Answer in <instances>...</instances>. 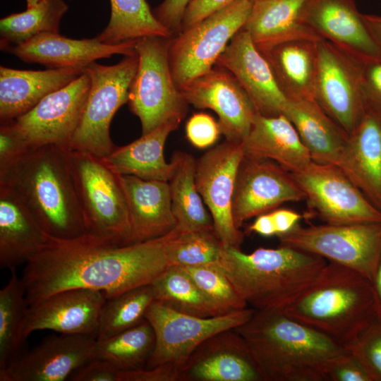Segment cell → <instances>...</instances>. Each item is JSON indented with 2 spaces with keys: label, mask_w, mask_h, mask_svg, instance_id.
I'll list each match as a JSON object with an SVG mask.
<instances>
[{
  "label": "cell",
  "mask_w": 381,
  "mask_h": 381,
  "mask_svg": "<svg viewBox=\"0 0 381 381\" xmlns=\"http://www.w3.org/2000/svg\"><path fill=\"white\" fill-rule=\"evenodd\" d=\"M181 231L146 241L116 245L87 235L73 239L48 236L26 264L22 280L29 306L71 289L102 292L107 299L152 284L169 267V251Z\"/></svg>",
  "instance_id": "1"
},
{
  "label": "cell",
  "mask_w": 381,
  "mask_h": 381,
  "mask_svg": "<svg viewBox=\"0 0 381 381\" xmlns=\"http://www.w3.org/2000/svg\"><path fill=\"white\" fill-rule=\"evenodd\" d=\"M234 329L246 341L265 381H326L329 366L349 351L279 308L255 310Z\"/></svg>",
  "instance_id": "2"
},
{
  "label": "cell",
  "mask_w": 381,
  "mask_h": 381,
  "mask_svg": "<svg viewBox=\"0 0 381 381\" xmlns=\"http://www.w3.org/2000/svg\"><path fill=\"white\" fill-rule=\"evenodd\" d=\"M0 185L17 195L49 236L85 235L68 150L55 145L30 148L0 169Z\"/></svg>",
  "instance_id": "3"
},
{
  "label": "cell",
  "mask_w": 381,
  "mask_h": 381,
  "mask_svg": "<svg viewBox=\"0 0 381 381\" xmlns=\"http://www.w3.org/2000/svg\"><path fill=\"white\" fill-rule=\"evenodd\" d=\"M327 261L280 245L250 253L224 246L217 265L248 306L255 310L283 309L318 277Z\"/></svg>",
  "instance_id": "4"
},
{
  "label": "cell",
  "mask_w": 381,
  "mask_h": 381,
  "mask_svg": "<svg viewBox=\"0 0 381 381\" xmlns=\"http://www.w3.org/2000/svg\"><path fill=\"white\" fill-rule=\"evenodd\" d=\"M282 310L347 348L377 318L372 282L355 270L331 262Z\"/></svg>",
  "instance_id": "5"
},
{
  "label": "cell",
  "mask_w": 381,
  "mask_h": 381,
  "mask_svg": "<svg viewBox=\"0 0 381 381\" xmlns=\"http://www.w3.org/2000/svg\"><path fill=\"white\" fill-rule=\"evenodd\" d=\"M75 188L86 235L116 245L130 244L131 224L121 175L102 158L70 151Z\"/></svg>",
  "instance_id": "6"
},
{
  "label": "cell",
  "mask_w": 381,
  "mask_h": 381,
  "mask_svg": "<svg viewBox=\"0 0 381 381\" xmlns=\"http://www.w3.org/2000/svg\"><path fill=\"white\" fill-rule=\"evenodd\" d=\"M171 38L149 36L135 42L138 66L128 104L140 121L142 135L169 121L181 122L187 114L188 103L176 85L171 70Z\"/></svg>",
  "instance_id": "7"
},
{
  "label": "cell",
  "mask_w": 381,
  "mask_h": 381,
  "mask_svg": "<svg viewBox=\"0 0 381 381\" xmlns=\"http://www.w3.org/2000/svg\"><path fill=\"white\" fill-rule=\"evenodd\" d=\"M138 66L135 54L124 56L114 65L95 61L85 68L90 78V88L69 151L85 152L100 158L113 151L116 146L110 136L111 122L118 109L128 102Z\"/></svg>",
  "instance_id": "8"
},
{
  "label": "cell",
  "mask_w": 381,
  "mask_h": 381,
  "mask_svg": "<svg viewBox=\"0 0 381 381\" xmlns=\"http://www.w3.org/2000/svg\"><path fill=\"white\" fill-rule=\"evenodd\" d=\"M254 0H237L172 37L171 70L179 90L215 65L232 37L243 28Z\"/></svg>",
  "instance_id": "9"
},
{
  "label": "cell",
  "mask_w": 381,
  "mask_h": 381,
  "mask_svg": "<svg viewBox=\"0 0 381 381\" xmlns=\"http://www.w3.org/2000/svg\"><path fill=\"white\" fill-rule=\"evenodd\" d=\"M294 248L355 270L371 282L381 257V222L350 224H297L277 236Z\"/></svg>",
  "instance_id": "10"
},
{
  "label": "cell",
  "mask_w": 381,
  "mask_h": 381,
  "mask_svg": "<svg viewBox=\"0 0 381 381\" xmlns=\"http://www.w3.org/2000/svg\"><path fill=\"white\" fill-rule=\"evenodd\" d=\"M255 311L247 307L226 315L202 318L176 311L155 300L145 315L155 337L154 349L145 368L169 363L181 369L203 341L243 324Z\"/></svg>",
  "instance_id": "11"
},
{
  "label": "cell",
  "mask_w": 381,
  "mask_h": 381,
  "mask_svg": "<svg viewBox=\"0 0 381 381\" xmlns=\"http://www.w3.org/2000/svg\"><path fill=\"white\" fill-rule=\"evenodd\" d=\"M362 64L326 40L318 42L314 98L348 135L367 111Z\"/></svg>",
  "instance_id": "12"
},
{
  "label": "cell",
  "mask_w": 381,
  "mask_h": 381,
  "mask_svg": "<svg viewBox=\"0 0 381 381\" xmlns=\"http://www.w3.org/2000/svg\"><path fill=\"white\" fill-rule=\"evenodd\" d=\"M291 174L309 205L325 224L381 222V212L337 166L312 162Z\"/></svg>",
  "instance_id": "13"
},
{
  "label": "cell",
  "mask_w": 381,
  "mask_h": 381,
  "mask_svg": "<svg viewBox=\"0 0 381 381\" xmlns=\"http://www.w3.org/2000/svg\"><path fill=\"white\" fill-rule=\"evenodd\" d=\"M242 142L225 140L196 159L198 190L212 218L214 231L225 246L241 248L243 234L234 222L232 202L240 165Z\"/></svg>",
  "instance_id": "14"
},
{
  "label": "cell",
  "mask_w": 381,
  "mask_h": 381,
  "mask_svg": "<svg viewBox=\"0 0 381 381\" xmlns=\"http://www.w3.org/2000/svg\"><path fill=\"white\" fill-rule=\"evenodd\" d=\"M305 199L291 174L268 159L243 158L236 177L232 202L236 226L284 202Z\"/></svg>",
  "instance_id": "15"
},
{
  "label": "cell",
  "mask_w": 381,
  "mask_h": 381,
  "mask_svg": "<svg viewBox=\"0 0 381 381\" xmlns=\"http://www.w3.org/2000/svg\"><path fill=\"white\" fill-rule=\"evenodd\" d=\"M85 72L73 81L43 98L16 119L31 147L55 145L68 150L79 123L90 88Z\"/></svg>",
  "instance_id": "16"
},
{
  "label": "cell",
  "mask_w": 381,
  "mask_h": 381,
  "mask_svg": "<svg viewBox=\"0 0 381 381\" xmlns=\"http://www.w3.org/2000/svg\"><path fill=\"white\" fill-rule=\"evenodd\" d=\"M96 337L62 334L24 350L0 370V381H64L93 358Z\"/></svg>",
  "instance_id": "17"
},
{
  "label": "cell",
  "mask_w": 381,
  "mask_h": 381,
  "mask_svg": "<svg viewBox=\"0 0 381 381\" xmlns=\"http://www.w3.org/2000/svg\"><path fill=\"white\" fill-rule=\"evenodd\" d=\"M188 103L209 109L219 117L226 140L243 142L258 114L248 95L236 78L217 65L180 90Z\"/></svg>",
  "instance_id": "18"
},
{
  "label": "cell",
  "mask_w": 381,
  "mask_h": 381,
  "mask_svg": "<svg viewBox=\"0 0 381 381\" xmlns=\"http://www.w3.org/2000/svg\"><path fill=\"white\" fill-rule=\"evenodd\" d=\"M105 295L90 289H71L55 293L29 306L21 325L23 341L35 331L52 330L62 334L97 338Z\"/></svg>",
  "instance_id": "19"
},
{
  "label": "cell",
  "mask_w": 381,
  "mask_h": 381,
  "mask_svg": "<svg viewBox=\"0 0 381 381\" xmlns=\"http://www.w3.org/2000/svg\"><path fill=\"white\" fill-rule=\"evenodd\" d=\"M301 18L322 39L361 63L381 59V48L354 0H306Z\"/></svg>",
  "instance_id": "20"
},
{
  "label": "cell",
  "mask_w": 381,
  "mask_h": 381,
  "mask_svg": "<svg viewBox=\"0 0 381 381\" xmlns=\"http://www.w3.org/2000/svg\"><path fill=\"white\" fill-rule=\"evenodd\" d=\"M180 381H265L244 339L234 329L203 341L181 369Z\"/></svg>",
  "instance_id": "21"
},
{
  "label": "cell",
  "mask_w": 381,
  "mask_h": 381,
  "mask_svg": "<svg viewBox=\"0 0 381 381\" xmlns=\"http://www.w3.org/2000/svg\"><path fill=\"white\" fill-rule=\"evenodd\" d=\"M215 65L236 78L258 114L265 116L283 114L288 99L279 89L268 61L243 28L232 37Z\"/></svg>",
  "instance_id": "22"
},
{
  "label": "cell",
  "mask_w": 381,
  "mask_h": 381,
  "mask_svg": "<svg viewBox=\"0 0 381 381\" xmlns=\"http://www.w3.org/2000/svg\"><path fill=\"white\" fill-rule=\"evenodd\" d=\"M135 41L107 44L97 37L75 40L47 32L38 35L22 44L11 46L4 51L28 63H36L49 68H83L103 58L122 54H137Z\"/></svg>",
  "instance_id": "23"
},
{
  "label": "cell",
  "mask_w": 381,
  "mask_h": 381,
  "mask_svg": "<svg viewBox=\"0 0 381 381\" xmlns=\"http://www.w3.org/2000/svg\"><path fill=\"white\" fill-rule=\"evenodd\" d=\"M381 212V114L367 108L337 165Z\"/></svg>",
  "instance_id": "24"
},
{
  "label": "cell",
  "mask_w": 381,
  "mask_h": 381,
  "mask_svg": "<svg viewBox=\"0 0 381 381\" xmlns=\"http://www.w3.org/2000/svg\"><path fill=\"white\" fill-rule=\"evenodd\" d=\"M127 200L131 243L163 236L176 227L169 181L121 175Z\"/></svg>",
  "instance_id": "25"
},
{
  "label": "cell",
  "mask_w": 381,
  "mask_h": 381,
  "mask_svg": "<svg viewBox=\"0 0 381 381\" xmlns=\"http://www.w3.org/2000/svg\"><path fill=\"white\" fill-rule=\"evenodd\" d=\"M83 68L18 70L0 66V122L25 114L50 93L84 73Z\"/></svg>",
  "instance_id": "26"
},
{
  "label": "cell",
  "mask_w": 381,
  "mask_h": 381,
  "mask_svg": "<svg viewBox=\"0 0 381 381\" xmlns=\"http://www.w3.org/2000/svg\"><path fill=\"white\" fill-rule=\"evenodd\" d=\"M242 143L245 157L273 161L290 173L299 171L313 162L296 128L284 114H257Z\"/></svg>",
  "instance_id": "27"
},
{
  "label": "cell",
  "mask_w": 381,
  "mask_h": 381,
  "mask_svg": "<svg viewBox=\"0 0 381 381\" xmlns=\"http://www.w3.org/2000/svg\"><path fill=\"white\" fill-rule=\"evenodd\" d=\"M48 235L9 188L0 185V267L11 271L26 264L44 246Z\"/></svg>",
  "instance_id": "28"
},
{
  "label": "cell",
  "mask_w": 381,
  "mask_h": 381,
  "mask_svg": "<svg viewBox=\"0 0 381 381\" xmlns=\"http://www.w3.org/2000/svg\"><path fill=\"white\" fill-rule=\"evenodd\" d=\"M306 1L254 0L243 28L261 54L291 40H322L301 18V10Z\"/></svg>",
  "instance_id": "29"
},
{
  "label": "cell",
  "mask_w": 381,
  "mask_h": 381,
  "mask_svg": "<svg viewBox=\"0 0 381 381\" xmlns=\"http://www.w3.org/2000/svg\"><path fill=\"white\" fill-rule=\"evenodd\" d=\"M283 114L296 128L313 162L337 165L349 135L315 99L288 100Z\"/></svg>",
  "instance_id": "30"
},
{
  "label": "cell",
  "mask_w": 381,
  "mask_h": 381,
  "mask_svg": "<svg viewBox=\"0 0 381 381\" xmlns=\"http://www.w3.org/2000/svg\"><path fill=\"white\" fill-rule=\"evenodd\" d=\"M318 42L291 40L262 54L288 100L315 99Z\"/></svg>",
  "instance_id": "31"
},
{
  "label": "cell",
  "mask_w": 381,
  "mask_h": 381,
  "mask_svg": "<svg viewBox=\"0 0 381 381\" xmlns=\"http://www.w3.org/2000/svg\"><path fill=\"white\" fill-rule=\"evenodd\" d=\"M179 121H169L136 140L115 147L107 157L105 164L119 175H133L145 180L169 181L173 166L164 156L169 135L179 126Z\"/></svg>",
  "instance_id": "32"
},
{
  "label": "cell",
  "mask_w": 381,
  "mask_h": 381,
  "mask_svg": "<svg viewBox=\"0 0 381 381\" xmlns=\"http://www.w3.org/2000/svg\"><path fill=\"white\" fill-rule=\"evenodd\" d=\"M171 163L173 169L169 183L176 228L183 233L214 230L211 214L197 188L196 159L191 155L176 151Z\"/></svg>",
  "instance_id": "33"
},
{
  "label": "cell",
  "mask_w": 381,
  "mask_h": 381,
  "mask_svg": "<svg viewBox=\"0 0 381 381\" xmlns=\"http://www.w3.org/2000/svg\"><path fill=\"white\" fill-rule=\"evenodd\" d=\"M111 15L106 28L96 37L102 43L116 44L172 33L155 16L146 0H110Z\"/></svg>",
  "instance_id": "34"
},
{
  "label": "cell",
  "mask_w": 381,
  "mask_h": 381,
  "mask_svg": "<svg viewBox=\"0 0 381 381\" xmlns=\"http://www.w3.org/2000/svg\"><path fill=\"white\" fill-rule=\"evenodd\" d=\"M155 343L154 330L144 319L138 325L113 336L96 339L93 358L101 359L119 371L145 368Z\"/></svg>",
  "instance_id": "35"
},
{
  "label": "cell",
  "mask_w": 381,
  "mask_h": 381,
  "mask_svg": "<svg viewBox=\"0 0 381 381\" xmlns=\"http://www.w3.org/2000/svg\"><path fill=\"white\" fill-rule=\"evenodd\" d=\"M68 9L64 0H40L25 11L1 18V49L22 44L42 33H59L61 20Z\"/></svg>",
  "instance_id": "36"
},
{
  "label": "cell",
  "mask_w": 381,
  "mask_h": 381,
  "mask_svg": "<svg viewBox=\"0 0 381 381\" xmlns=\"http://www.w3.org/2000/svg\"><path fill=\"white\" fill-rule=\"evenodd\" d=\"M28 308L22 278L11 270L9 281L0 291V370L24 351L20 329Z\"/></svg>",
  "instance_id": "37"
},
{
  "label": "cell",
  "mask_w": 381,
  "mask_h": 381,
  "mask_svg": "<svg viewBox=\"0 0 381 381\" xmlns=\"http://www.w3.org/2000/svg\"><path fill=\"white\" fill-rule=\"evenodd\" d=\"M152 286L155 300L176 311L202 318L218 316L181 267H169Z\"/></svg>",
  "instance_id": "38"
},
{
  "label": "cell",
  "mask_w": 381,
  "mask_h": 381,
  "mask_svg": "<svg viewBox=\"0 0 381 381\" xmlns=\"http://www.w3.org/2000/svg\"><path fill=\"white\" fill-rule=\"evenodd\" d=\"M155 301L152 284L139 286L107 299L98 327L97 339H103L129 329L145 319Z\"/></svg>",
  "instance_id": "39"
},
{
  "label": "cell",
  "mask_w": 381,
  "mask_h": 381,
  "mask_svg": "<svg viewBox=\"0 0 381 381\" xmlns=\"http://www.w3.org/2000/svg\"><path fill=\"white\" fill-rule=\"evenodd\" d=\"M218 315L248 307L225 273L216 265L181 267Z\"/></svg>",
  "instance_id": "40"
},
{
  "label": "cell",
  "mask_w": 381,
  "mask_h": 381,
  "mask_svg": "<svg viewBox=\"0 0 381 381\" xmlns=\"http://www.w3.org/2000/svg\"><path fill=\"white\" fill-rule=\"evenodd\" d=\"M224 244L214 230L180 232L169 247L171 266L198 267L216 265Z\"/></svg>",
  "instance_id": "41"
},
{
  "label": "cell",
  "mask_w": 381,
  "mask_h": 381,
  "mask_svg": "<svg viewBox=\"0 0 381 381\" xmlns=\"http://www.w3.org/2000/svg\"><path fill=\"white\" fill-rule=\"evenodd\" d=\"M370 381H381V320L377 317L348 346Z\"/></svg>",
  "instance_id": "42"
},
{
  "label": "cell",
  "mask_w": 381,
  "mask_h": 381,
  "mask_svg": "<svg viewBox=\"0 0 381 381\" xmlns=\"http://www.w3.org/2000/svg\"><path fill=\"white\" fill-rule=\"evenodd\" d=\"M31 147L16 120L1 122L0 169L27 152Z\"/></svg>",
  "instance_id": "43"
},
{
  "label": "cell",
  "mask_w": 381,
  "mask_h": 381,
  "mask_svg": "<svg viewBox=\"0 0 381 381\" xmlns=\"http://www.w3.org/2000/svg\"><path fill=\"white\" fill-rule=\"evenodd\" d=\"M186 132L190 143L198 148L213 145L222 134L219 123L205 113L194 114L186 123Z\"/></svg>",
  "instance_id": "44"
},
{
  "label": "cell",
  "mask_w": 381,
  "mask_h": 381,
  "mask_svg": "<svg viewBox=\"0 0 381 381\" xmlns=\"http://www.w3.org/2000/svg\"><path fill=\"white\" fill-rule=\"evenodd\" d=\"M326 381H370V379L361 363L349 350L329 366Z\"/></svg>",
  "instance_id": "45"
},
{
  "label": "cell",
  "mask_w": 381,
  "mask_h": 381,
  "mask_svg": "<svg viewBox=\"0 0 381 381\" xmlns=\"http://www.w3.org/2000/svg\"><path fill=\"white\" fill-rule=\"evenodd\" d=\"M361 77L367 108L381 114V59L362 64Z\"/></svg>",
  "instance_id": "46"
},
{
  "label": "cell",
  "mask_w": 381,
  "mask_h": 381,
  "mask_svg": "<svg viewBox=\"0 0 381 381\" xmlns=\"http://www.w3.org/2000/svg\"><path fill=\"white\" fill-rule=\"evenodd\" d=\"M181 368L169 363L119 371V381H180Z\"/></svg>",
  "instance_id": "47"
},
{
  "label": "cell",
  "mask_w": 381,
  "mask_h": 381,
  "mask_svg": "<svg viewBox=\"0 0 381 381\" xmlns=\"http://www.w3.org/2000/svg\"><path fill=\"white\" fill-rule=\"evenodd\" d=\"M191 0H163L152 9L155 18L173 35L181 32L185 10Z\"/></svg>",
  "instance_id": "48"
},
{
  "label": "cell",
  "mask_w": 381,
  "mask_h": 381,
  "mask_svg": "<svg viewBox=\"0 0 381 381\" xmlns=\"http://www.w3.org/2000/svg\"><path fill=\"white\" fill-rule=\"evenodd\" d=\"M119 373L107 361L92 358L70 376L71 381H119Z\"/></svg>",
  "instance_id": "49"
},
{
  "label": "cell",
  "mask_w": 381,
  "mask_h": 381,
  "mask_svg": "<svg viewBox=\"0 0 381 381\" xmlns=\"http://www.w3.org/2000/svg\"><path fill=\"white\" fill-rule=\"evenodd\" d=\"M236 1L191 0L183 13L181 32Z\"/></svg>",
  "instance_id": "50"
},
{
  "label": "cell",
  "mask_w": 381,
  "mask_h": 381,
  "mask_svg": "<svg viewBox=\"0 0 381 381\" xmlns=\"http://www.w3.org/2000/svg\"><path fill=\"white\" fill-rule=\"evenodd\" d=\"M276 229L277 235L289 232L297 224L301 216L292 210L279 209L270 212Z\"/></svg>",
  "instance_id": "51"
},
{
  "label": "cell",
  "mask_w": 381,
  "mask_h": 381,
  "mask_svg": "<svg viewBox=\"0 0 381 381\" xmlns=\"http://www.w3.org/2000/svg\"><path fill=\"white\" fill-rule=\"evenodd\" d=\"M248 230L266 237L277 235L276 229L270 212L258 215L253 223L249 226Z\"/></svg>",
  "instance_id": "52"
},
{
  "label": "cell",
  "mask_w": 381,
  "mask_h": 381,
  "mask_svg": "<svg viewBox=\"0 0 381 381\" xmlns=\"http://www.w3.org/2000/svg\"><path fill=\"white\" fill-rule=\"evenodd\" d=\"M362 16L373 38L381 48V16L363 13Z\"/></svg>",
  "instance_id": "53"
},
{
  "label": "cell",
  "mask_w": 381,
  "mask_h": 381,
  "mask_svg": "<svg viewBox=\"0 0 381 381\" xmlns=\"http://www.w3.org/2000/svg\"><path fill=\"white\" fill-rule=\"evenodd\" d=\"M372 284L376 302L377 317L381 320V257L372 280Z\"/></svg>",
  "instance_id": "54"
},
{
  "label": "cell",
  "mask_w": 381,
  "mask_h": 381,
  "mask_svg": "<svg viewBox=\"0 0 381 381\" xmlns=\"http://www.w3.org/2000/svg\"><path fill=\"white\" fill-rule=\"evenodd\" d=\"M40 0H26L27 8H30L37 4Z\"/></svg>",
  "instance_id": "55"
}]
</instances>
